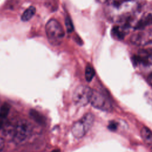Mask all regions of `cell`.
Masks as SVG:
<instances>
[{
    "label": "cell",
    "mask_w": 152,
    "mask_h": 152,
    "mask_svg": "<svg viewBox=\"0 0 152 152\" xmlns=\"http://www.w3.org/2000/svg\"><path fill=\"white\" fill-rule=\"evenodd\" d=\"M105 12L107 17L113 21L131 18L137 12L140 0H107Z\"/></svg>",
    "instance_id": "6da1fadb"
},
{
    "label": "cell",
    "mask_w": 152,
    "mask_h": 152,
    "mask_svg": "<svg viewBox=\"0 0 152 152\" xmlns=\"http://www.w3.org/2000/svg\"><path fill=\"white\" fill-rule=\"evenodd\" d=\"M46 36L49 42L53 46H58L62 42L65 33L61 24L55 19L48 21L45 26Z\"/></svg>",
    "instance_id": "7a4b0ae2"
},
{
    "label": "cell",
    "mask_w": 152,
    "mask_h": 152,
    "mask_svg": "<svg viewBox=\"0 0 152 152\" xmlns=\"http://www.w3.org/2000/svg\"><path fill=\"white\" fill-rule=\"evenodd\" d=\"M31 132L30 124L26 120L18 121L14 126L12 140L16 144H19L26 140Z\"/></svg>",
    "instance_id": "3957f363"
},
{
    "label": "cell",
    "mask_w": 152,
    "mask_h": 152,
    "mask_svg": "<svg viewBox=\"0 0 152 152\" xmlns=\"http://www.w3.org/2000/svg\"><path fill=\"white\" fill-rule=\"evenodd\" d=\"M93 90L84 85L78 86L74 91L72 99L78 106H84L90 103Z\"/></svg>",
    "instance_id": "277c9868"
},
{
    "label": "cell",
    "mask_w": 152,
    "mask_h": 152,
    "mask_svg": "<svg viewBox=\"0 0 152 152\" xmlns=\"http://www.w3.org/2000/svg\"><path fill=\"white\" fill-rule=\"evenodd\" d=\"M90 103L95 108L109 111L112 108L111 104L109 100L103 94L96 90H93Z\"/></svg>",
    "instance_id": "5b68a950"
},
{
    "label": "cell",
    "mask_w": 152,
    "mask_h": 152,
    "mask_svg": "<svg viewBox=\"0 0 152 152\" xmlns=\"http://www.w3.org/2000/svg\"><path fill=\"white\" fill-rule=\"evenodd\" d=\"M133 62L137 65L152 66V48H147L140 50L133 57Z\"/></svg>",
    "instance_id": "8992f818"
},
{
    "label": "cell",
    "mask_w": 152,
    "mask_h": 152,
    "mask_svg": "<svg viewBox=\"0 0 152 152\" xmlns=\"http://www.w3.org/2000/svg\"><path fill=\"white\" fill-rule=\"evenodd\" d=\"M87 131L88 129L81 119L74 122L71 128L72 134L77 138H82L86 135Z\"/></svg>",
    "instance_id": "52a82bcc"
},
{
    "label": "cell",
    "mask_w": 152,
    "mask_h": 152,
    "mask_svg": "<svg viewBox=\"0 0 152 152\" xmlns=\"http://www.w3.org/2000/svg\"><path fill=\"white\" fill-rule=\"evenodd\" d=\"M10 110V106L8 103H4L0 109V129H2L6 124L7 118Z\"/></svg>",
    "instance_id": "ba28073f"
},
{
    "label": "cell",
    "mask_w": 152,
    "mask_h": 152,
    "mask_svg": "<svg viewBox=\"0 0 152 152\" xmlns=\"http://www.w3.org/2000/svg\"><path fill=\"white\" fill-rule=\"evenodd\" d=\"M152 24V15L149 14L142 17L138 22L135 24L134 28L135 30L142 29L145 27Z\"/></svg>",
    "instance_id": "9c48e42d"
},
{
    "label": "cell",
    "mask_w": 152,
    "mask_h": 152,
    "mask_svg": "<svg viewBox=\"0 0 152 152\" xmlns=\"http://www.w3.org/2000/svg\"><path fill=\"white\" fill-rule=\"evenodd\" d=\"M141 135L144 142L148 144H152V132L151 130L144 126L141 130Z\"/></svg>",
    "instance_id": "30bf717a"
},
{
    "label": "cell",
    "mask_w": 152,
    "mask_h": 152,
    "mask_svg": "<svg viewBox=\"0 0 152 152\" xmlns=\"http://www.w3.org/2000/svg\"><path fill=\"white\" fill-rule=\"evenodd\" d=\"M30 115L32 119L34 120L36 122L40 125H45L46 122L45 118L40 113L36 110H31L30 112Z\"/></svg>",
    "instance_id": "8fae6325"
},
{
    "label": "cell",
    "mask_w": 152,
    "mask_h": 152,
    "mask_svg": "<svg viewBox=\"0 0 152 152\" xmlns=\"http://www.w3.org/2000/svg\"><path fill=\"white\" fill-rule=\"evenodd\" d=\"M36 13V8L33 6H31L28 7L21 15V19L23 21H27L30 20L35 14Z\"/></svg>",
    "instance_id": "7c38bea8"
},
{
    "label": "cell",
    "mask_w": 152,
    "mask_h": 152,
    "mask_svg": "<svg viewBox=\"0 0 152 152\" xmlns=\"http://www.w3.org/2000/svg\"><path fill=\"white\" fill-rule=\"evenodd\" d=\"M81 121L83 122L88 131L91 128L92 126L93 122H94V116L93 114L90 113H86L84 115L82 118L81 119Z\"/></svg>",
    "instance_id": "4fadbf2b"
},
{
    "label": "cell",
    "mask_w": 152,
    "mask_h": 152,
    "mask_svg": "<svg viewBox=\"0 0 152 152\" xmlns=\"http://www.w3.org/2000/svg\"><path fill=\"white\" fill-rule=\"evenodd\" d=\"M95 75V71L94 68L90 65H87L85 70V77L86 79L88 82L92 80L93 78Z\"/></svg>",
    "instance_id": "5bb4252c"
},
{
    "label": "cell",
    "mask_w": 152,
    "mask_h": 152,
    "mask_svg": "<svg viewBox=\"0 0 152 152\" xmlns=\"http://www.w3.org/2000/svg\"><path fill=\"white\" fill-rule=\"evenodd\" d=\"M65 27L66 28V30L68 33H71L74 31V26L72 24V22L70 18L66 17L65 20Z\"/></svg>",
    "instance_id": "9a60e30c"
},
{
    "label": "cell",
    "mask_w": 152,
    "mask_h": 152,
    "mask_svg": "<svg viewBox=\"0 0 152 152\" xmlns=\"http://www.w3.org/2000/svg\"><path fill=\"white\" fill-rule=\"evenodd\" d=\"M108 129L109 130H110L111 131H115L117 129V128H118V124L115 121H110L109 123V125H108Z\"/></svg>",
    "instance_id": "2e32d148"
},
{
    "label": "cell",
    "mask_w": 152,
    "mask_h": 152,
    "mask_svg": "<svg viewBox=\"0 0 152 152\" xmlns=\"http://www.w3.org/2000/svg\"><path fill=\"white\" fill-rule=\"evenodd\" d=\"M4 145H5V142L4 140L2 138L0 137V152H1L4 147Z\"/></svg>",
    "instance_id": "e0dca14e"
},
{
    "label": "cell",
    "mask_w": 152,
    "mask_h": 152,
    "mask_svg": "<svg viewBox=\"0 0 152 152\" xmlns=\"http://www.w3.org/2000/svg\"><path fill=\"white\" fill-rule=\"evenodd\" d=\"M148 82L150 85L152 86V73L150 74L148 77Z\"/></svg>",
    "instance_id": "ac0fdd59"
},
{
    "label": "cell",
    "mask_w": 152,
    "mask_h": 152,
    "mask_svg": "<svg viewBox=\"0 0 152 152\" xmlns=\"http://www.w3.org/2000/svg\"><path fill=\"white\" fill-rule=\"evenodd\" d=\"M50 152H60V150H59V149H56V150H52V151H50Z\"/></svg>",
    "instance_id": "d6986e66"
},
{
    "label": "cell",
    "mask_w": 152,
    "mask_h": 152,
    "mask_svg": "<svg viewBox=\"0 0 152 152\" xmlns=\"http://www.w3.org/2000/svg\"><path fill=\"white\" fill-rule=\"evenodd\" d=\"M100 2H106L107 1V0H99Z\"/></svg>",
    "instance_id": "ffe728a7"
},
{
    "label": "cell",
    "mask_w": 152,
    "mask_h": 152,
    "mask_svg": "<svg viewBox=\"0 0 152 152\" xmlns=\"http://www.w3.org/2000/svg\"><path fill=\"white\" fill-rule=\"evenodd\" d=\"M151 152H152V147H151Z\"/></svg>",
    "instance_id": "44dd1931"
}]
</instances>
